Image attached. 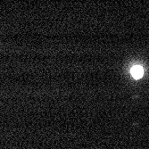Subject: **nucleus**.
<instances>
[{"mask_svg": "<svg viewBox=\"0 0 149 149\" xmlns=\"http://www.w3.org/2000/svg\"><path fill=\"white\" fill-rule=\"evenodd\" d=\"M130 73H131V76L135 79H140L143 74H144V70L141 66L139 65H136V66H133L131 68V71H130Z\"/></svg>", "mask_w": 149, "mask_h": 149, "instance_id": "1", "label": "nucleus"}]
</instances>
